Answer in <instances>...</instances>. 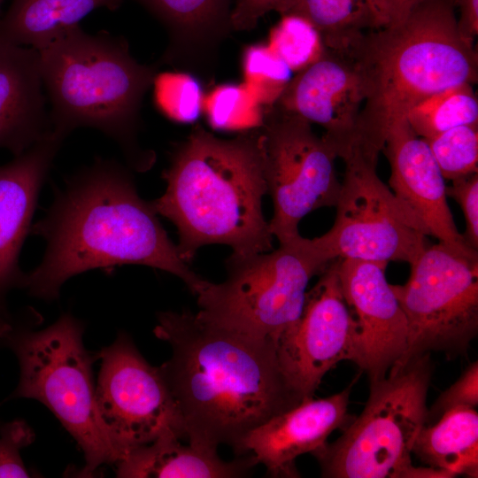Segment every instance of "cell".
Segmentation results:
<instances>
[{"label": "cell", "mask_w": 478, "mask_h": 478, "mask_svg": "<svg viewBox=\"0 0 478 478\" xmlns=\"http://www.w3.org/2000/svg\"><path fill=\"white\" fill-rule=\"evenodd\" d=\"M30 234L46 242L41 263L25 273L21 288L36 298L55 300L71 277L127 264L170 273L194 296L207 281L181 258L151 202L113 159L96 158L68 177Z\"/></svg>", "instance_id": "6da1fadb"}, {"label": "cell", "mask_w": 478, "mask_h": 478, "mask_svg": "<svg viewBox=\"0 0 478 478\" xmlns=\"http://www.w3.org/2000/svg\"><path fill=\"white\" fill-rule=\"evenodd\" d=\"M153 333L171 347L158 367L189 443L234 451L251 429L303 401L282 373L272 340L188 311L159 312Z\"/></svg>", "instance_id": "7a4b0ae2"}, {"label": "cell", "mask_w": 478, "mask_h": 478, "mask_svg": "<svg viewBox=\"0 0 478 478\" xmlns=\"http://www.w3.org/2000/svg\"><path fill=\"white\" fill-rule=\"evenodd\" d=\"M162 177L166 190L151 204L176 227L177 250L188 264L209 244L227 245L237 258L273 250L262 211L267 188L259 126L230 139L196 126L174 147Z\"/></svg>", "instance_id": "3957f363"}, {"label": "cell", "mask_w": 478, "mask_h": 478, "mask_svg": "<svg viewBox=\"0 0 478 478\" xmlns=\"http://www.w3.org/2000/svg\"><path fill=\"white\" fill-rule=\"evenodd\" d=\"M366 98L354 143L382 152L391 126L425 98L478 81L474 42L453 0H423L404 19L366 33L351 49Z\"/></svg>", "instance_id": "277c9868"}, {"label": "cell", "mask_w": 478, "mask_h": 478, "mask_svg": "<svg viewBox=\"0 0 478 478\" xmlns=\"http://www.w3.org/2000/svg\"><path fill=\"white\" fill-rule=\"evenodd\" d=\"M51 130L67 137L80 127L112 139L130 167L149 168L153 154L138 143L143 99L158 65L139 63L127 42L73 26L37 50Z\"/></svg>", "instance_id": "5b68a950"}, {"label": "cell", "mask_w": 478, "mask_h": 478, "mask_svg": "<svg viewBox=\"0 0 478 478\" xmlns=\"http://www.w3.org/2000/svg\"><path fill=\"white\" fill-rule=\"evenodd\" d=\"M84 328L68 312L41 330L14 320L0 336V344L12 351L19 366V383L11 397L35 399L56 416L81 449V474L89 476L123 456L97 408L92 368L98 355L86 349Z\"/></svg>", "instance_id": "8992f818"}, {"label": "cell", "mask_w": 478, "mask_h": 478, "mask_svg": "<svg viewBox=\"0 0 478 478\" xmlns=\"http://www.w3.org/2000/svg\"><path fill=\"white\" fill-rule=\"evenodd\" d=\"M332 260L316 239L300 235L269 251L226 260L227 276L195 295L197 315L243 335L272 340L299 318L307 287Z\"/></svg>", "instance_id": "52a82bcc"}, {"label": "cell", "mask_w": 478, "mask_h": 478, "mask_svg": "<svg viewBox=\"0 0 478 478\" xmlns=\"http://www.w3.org/2000/svg\"><path fill=\"white\" fill-rule=\"evenodd\" d=\"M434 365L431 353L393 365L386 376L369 382L359 416L340 437L312 455L325 478H405L413 466L415 438L426 424L427 396Z\"/></svg>", "instance_id": "ba28073f"}, {"label": "cell", "mask_w": 478, "mask_h": 478, "mask_svg": "<svg viewBox=\"0 0 478 478\" xmlns=\"http://www.w3.org/2000/svg\"><path fill=\"white\" fill-rule=\"evenodd\" d=\"M410 266L404 285L391 284L408 328L405 351L394 365L431 351L466 356L478 334V252L438 242Z\"/></svg>", "instance_id": "9c48e42d"}, {"label": "cell", "mask_w": 478, "mask_h": 478, "mask_svg": "<svg viewBox=\"0 0 478 478\" xmlns=\"http://www.w3.org/2000/svg\"><path fill=\"white\" fill-rule=\"evenodd\" d=\"M379 154L351 145L331 228L317 243L332 260L400 261L409 265L428 246L427 233L379 177Z\"/></svg>", "instance_id": "30bf717a"}, {"label": "cell", "mask_w": 478, "mask_h": 478, "mask_svg": "<svg viewBox=\"0 0 478 478\" xmlns=\"http://www.w3.org/2000/svg\"><path fill=\"white\" fill-rule=\"evenodd\" d=\"M264 173L274 212L271 233L279 243L300 235L298 225L312 211L335 206L341 181L335 150L302 117L273 104L260 111Z\"/></svg>", "instance_id": "8fae6325"}, {"label": "cell", "mask_w": 478, "mask_h": 478, "mask_svg": "<svg viewBox=\"0 0 478 478\" xmlns=\"http://www.w3.org/2000/svg\"><path fill=\"white\" fill-rule=\"evenodd\" d=\"M97 355V408L123 459L165 434L185 439L182 420L159 367L143 357L127 333L120 332Z\"/></svg>", "instance_id": "7c38bea8"}, {"label": "cell", "mask_w": 478, "mask_h": 478, "mask_svg": "<svg viewBox=\"0 0 478 478\" xmlns=\"http://www.w3.org/2000/svg\"><path fill=\"white\" fill-rule=\"evenodd\" d=\"M337 260L319 274L299 318L276 342L281 371L302 400L313 397L339 362L358 359L356 323L342 290Z\"/></svg>", "instance_id": "4fadbf2b"}, {"label": "cell", "mask_w": 478, "mask_h": 478, "mask_svg": "<svg viewBox=\"0 0 478 478\" xmlns=\"http://www.w3.org/2000/svg\"><path fill=\"white\" fill-rule=\"evenodd\" d=\"M365 98L351 50L324 47L314 62L297 72L274 104L322 127V137L340 158L356 140Z\"/></svg>", "instance_id": "5bb4252c"}, {"label": "cell", "mask_w": 478, "mask_h": 478, "mask_svg": "<svg viewBox=\"0 0 478 478\" xmlns=\"http://www.w3.org/2000/svg\"><path fill=\"white\" fill-rule=\"evenodd\" d=\"M388 263L338 259L342 290L356 323V364L370 381L381 379L405 351L408 328L386 279Z\"/></svg>", "instance_id": "9a60e30c"}, {"label": "cell", "mask_w": 478, "mask_h": 478, "mask_svg": "<svg viewBox=\"0 0 478 478\" xmlns=\"http://www.w3.org/2000/svg\"><path fill=\"white\" fill-rule=\"evenodd\" d=\"M354 382L336 394L305 398L270 418L242 438L235 455H251L271 477H299L296 459L322 447L333 431L343 430L353 420L349 402Z\"/></svg>", "instance_id": "2e32d148"}, {"label": "cell", "mask_w": 478, "mask_h": 478, "mask_svg": "<svg viewBox=\"0 0 478 478\" xmlns=\"http://www.w3.org/2000/svg\"><path fill=\"white\" fill-rule=\"evenodd\" d=\"M390 166L389 184L400 203L421 223L428 236L466 251L447 203L445 179L427 144L401 119L389 128L382 150Z\"/></svg>", "instance_id": "e0dca14e"}, {"label": "cell", "mask_w": 478, "mask_h": 478, "mask_svg": "<svg viewBox=\"0 0 478 478\" xmlns=\"http://www.w3.org/2000/svg\"><path fill=\"white\" fill-rule=\"evenodd\" d=\"M66 138L50 130L26 151L0 166V312L7 296L22 288L19 254L30 234L40 190Z\"/></svg>", "instance_id": "ac0fdd59"}, {"label": "cell", "mask_w": 478, "mask_h": 478, "mask_svg": "<svg viewBox=\"0 0 478 478\" xmlns=\"http://www.w3.org/2000/svg\"><path fill=\"white\" fill-rule=\"evenodd\" d=\"M166 30L168 42L158 64L180 73L208 77L219 48L233 30L231 0H133Z\"/></svg>", "instance_id": "d6986e66"}, {"label": "cell", "mask_w": 478, "mask_h": 478, "mask_svg": "<svg viewBox=\"0 0 478 478\" xmlns=\"http://www.w3.org/2000/svg\"><path fill=\"white\" fill-rule=\"evenodd\" d=\"M38 50L0 43V149L19 156L51 130Z\"/></svg>", "instance_id": "ffe728a7"}, {"label": "cell", "mask_w": 478, "mask_h": 478, "mask_svg": "<svg viewBox=\"0 0 478 478\" xmlns=\"http://www.w3.org/2000/svg\"><path fill=\"white\" fill-rule=\"evenodd\" d=\"M115 465L116 475L123 478H237L256 466L249 454L227 461L218 449L183 444L174 434L132 450Z\"/></svg>", "instance_id": "44dd1931"}, {"label": "cell", "mask_w": 478, "mask_h": 478, "mask_svg": "<svg viewBox=\"0 0 478 478\" xmlns=\"http://www.w3.org/2000/svg\"><path fill=\"white\" fill-rule=\"evenodd\" d=\"M123 0H12L0 19V43L39 50L93 11Z\"/></svg>", "instance_id": "7402d4cb"}, {"label": "cell", "mask_w": 478, "mask_h": 478, "mask_svg": "<svg viewBox=\"0 0 478 478\" xmlns=\"http://www.w3.org/2000/svg\"><path fill=\"white\" fill-rule=\"evenodd\" d=\"M424 464L455 476H478V412L457 407L431 425H424L412 450Z\"/></svg>", "instance_id": "603a6c76"}, {"label": "cell", "mask_w": 478, "mask_h": 478, "mask_svg": "<svg viewBox=\"0 0 478 478\" xmlns=\"http://www.w3.org/2000/svg\"><path fill=\"white\" fill-rule=\"evenodd\" d=\"M278 12L308 21L325 48L351 50L367 32L380 28L368 0H285Z\"/></svg>", "instance_id": "cb8c5ba5"}, {"label": "cell", "mask_w": 478, "mask_h": 478, "mask_svg": "<svg viewBox=\"0 0 478 478\" xmlns=\"http://www.w3.org/2000/svg\"><path fill=\"white\" fill-rule=\"evenodd\" d=\"M405 119L422 139L478 123V99L473 84L462 83L435 93L409 110Z\"/></svg>", "instance_id": "d4e9b609"}, {"label": "cell", "mask_w": 478, "mask_h": 478, "mask_svg": "<svg viewBox=\"0 0 478 478\" xmlns=\"http://www.w3.org/2000/svg\"><path fill=\"white\" fill-rule=\"evenodd\" d=\"M245 89L262 108L273 105L292 79L293 71L266 44H252L243 54Z\"/></svg>", "instance_id": "484cf974"}, {"label": "cell", "mask_w": 478, "mask_h": 478, "mask_svg": "<svg viewBox=\"0 0 478 478\" xmlns=\"http://www.w3.org/2000/svg\"><path fill=\"white\" fill-rule=\"evenodd\" d=\"M423 140L445 180L478 173V123L459 126Z\"/></svg>", "instance_id": "4316f807"}, {"label": "cell", "mask_w": 478, "mask_h": 478, "mask_svg": "<svg viewBox=\"0 0 478 478\" xmlns=\"http://www.w3.org/2000/svg\"><path fill=\"white\" fill-rule=\"evenodd\" d=\"M281 17L271 30L268 45L297 73L314 62L324 46L319 33L308 21L294 15Z\"/></svg>", "instance_id": "83f0119b"}, {"label": "cell", "mask_w": 478, "mask_h": 478, "mask_svg": "<svg viewBox=\"0 0 478 478\" xmlns=\"http://www.w3.org/2000/svg\"><path fill=\"white\" fill-rule=\"evenodd\" d=\"M156 100L158 107L169 117L181 122L194 121L203 106L199 82L187 73L157 75Z\"/></svg>", "instance_id": "f1b7e54d"}, {"label": "cell", "mask_w": 478, "mask_h": 478, "mask_svg": "<svg viewBox=\"0 0 478 478\" xmlns=\"http://www.w3.org/2000/svg\"><path fill=\"white\" fill-rule=\"evenodd\" d=\"M245 87L234 84L218 87L210 95L206 104L207 119L215 129H247L243 116L249 100Z\"/></svg>", "instance_id": "f546056e"}, {"label": "cell", "mask_w": 478, "mask_h": 478, "mask_svg": "<svg viewBox=\"0 0 478 478\" xmlns=\"http://www.w3.org/2000/svg\"><path fill=\"white\" fill-rule=\"evenodd\" d=\"M35 438L24 420H14L0 426V477H29L20 451Z\"/></svg>", "instance_id": "4dcf8cb0"}, {"label": "cell", "mask_w": 478, "mask_h": 478, "mask_svg": "<svg viewBox=\"0 0 478 478\" xmlns=\"http://www.w3.org/2000/svg\"><path fill=\"white\" fill-rule=\"evenodd\" d=\"M478 405V362L471 363L461 376L442 392L428 409L426 424L436 422L440 417L457 407L476 408Z\"/></svg>", "instance_id": "1f68e13d"}, {"label": "cell", "mask_w": 478, "mask_h": 478, "mask_svg": "<svg viewBox=\"0 0 478 478\" xmlns=\"http://www.w3.org/2000/svg\"><path fill=\"white\" fill-rule=\"evenodd\" d=\"M446 194L463 212L466 230L462 235L466 245L478 251V173L451 181Z\"/></svg>", "instance_id": "d6a6232c"}, {"label": "cell", "mask_w": 478, "mask_h": 478, "mask_svg": "<svg viewBox=\"0 0 478 478\" xmlns=\"http://www.w3.org/2000/svg\"><path fill=\"white\" fill-rule=\"evenodd\" d=\"M285 0H236L231 12L234 31H249L270 11L278 12Z\"/></svg>", "instance_id": "836d02e7"}, {"label": "cell", "mask_w": 478, "mask_h": 478, "mask_svg": "<svg viewBox=\"0 0 478 478\" xmlns=\"http://www.w3.org/2000/svg\"><path fill=\"white\" fill-rule=\"evenodd\" d=\"M423 0H368L381 27L404 19Z\"/></svg>", "instance_id": "e575fe53"}, {"label": "cell", "mask_w": 478, "mask_h": 478, "mask_svg": "<svg viewBox=\"0 0 478 478\" xmlns=\"http://www.w3.org/2000/svg\"><path fill=\"white\" fill-rule=\"evenodd\" d=\"M459 12L458 25L462 35L474 42L478 35V0H453Z\"/></svg>", "instance_id": "d590c367"}, {"label": "cell", "mask_w": 478, "mask_h": 478, "mask_svg": "<svg viewBox=\"0 0 478 478\" xmlns=\"http://www.w3.org/2000/svg\"><path fill=\"white\" fill-rule=\"evenodd\" d=\"M13 321L11 314L0 312V336L12 328Z\"/></svg>", "instance_id": "8d00e7d4"}, {"label": "cell", "mask_w": 478, "mask_h": 478, "mask_svg": "<svg viewBox=\"0 0 478 478\" xmlns=\"http://www.w3.org/2000/svg\"><path fill=\"white\" fill-rule=\"evenodd\" d=\"M3 1H4V0H0V6H1V4H2Z\"/></svg>", "instance_id": "74e56055"}]
</instances>
